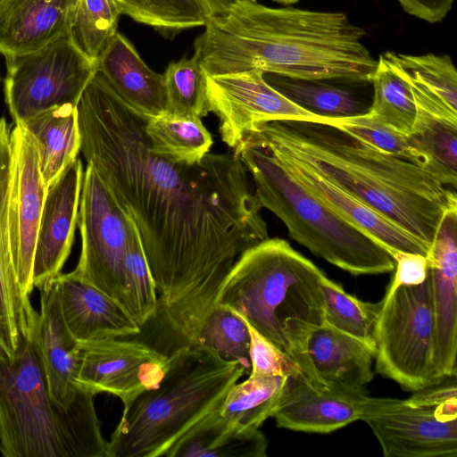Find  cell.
I'll list each match as a JSON object with an SVG mask.
<instances>
[{"label":"cell","instance_id":"cell-1","mask_svg":"<svg viewBox=\"0 0 457 457\" xmlns=\"http://www.w3.org/2000/svg\"><path fill=\"white\" fill-rule=\"evenodd\" d=\"M77 111L80 152L137 228L163 340L171 350L192 346L235 262L269 238L247 170L234 152L192 165L155 154L146 120L98 72Z\"/></svg>","mask_w":457,"mask_h":457},{"label":"cell","instance_id":"cell-2","mask_svg":"<svg viewBox=\"0 0 457 457\" xmlns=\"http://www.w3.org/2000/svg\"><path fill=\"white\" fill-rule=\"evenodd\" d=\"M204 27L194 54L207 75L257 69L295 79L365 83L377 67L362 42L365 30L343 12L245 0Z\"/></svg>","mask_w":457,"mask_h":457},{"label":"cell","instance_id":"cell-3","mask_svg":"<svg viewBox=\"0 0 457 457\" xmlns=\"http://www.w3.org/2000/svg\"><path fill=\"white\" fill-rule=\"evenodd\" d=\"M244 138L304 163L428 249L444 215L457 208L456 190L428 169L327 124L270 121Z\"/></svg>","mask_w":457,"mask_h":457},{"label":"cell","instance_id":"cell-4","mask_svg":"<svg viewBox=\"0 0 457 457\" xmlns=\"http://www.w3.org/2000/svg\"><path fill=\"white\" fill-rule=\"evenodd\" d=\"M313 262L281 238L245 249L228 273L217 303L244 320L302 370L308 383L325 385L307 353V339L324 324L321 278Z\"/></svg>","mask_w":457,"mask_h":457},{"label":"cell","instance_id":"cell-5","mask_svg":"<svg viewBox=\"0 0 457 457\" xmlns=\"http://www.w3.org/2000/svg\"><path fill=\"white\" fill-rule=\"evenodd\" d=\"M84 390L71 406L51 396L32 333L10 358L0 346V453L5 457H108Z\"/></svg>","mask_w":457,"mask_h":457},{"label":"cell","instance_id":"cell-6","mask_svg":"<svg viewBox=\"0 0 457 457\" xmlns=\"http://www.w3.org/2000/svg\"><path fill=\"white\" fill-rule=\"evenodd\" d=\"M245 373L240 362L197 346L173 351L159 384L123 408L107 441L108 457H165L183 435L220 406Z\"/></svg>","mask_w":457,"mask_h":457},{"label":"cell","instance_id":"cell-7","mask_svg":"<svg viewBox=\"0 0 457 457\" xmlns=\"http://www.w3.org/2000/svg\"><path fill=\"white\" fill-rule=\"evenodd\" d=\"M233 152L253 178L260 207L273 212L295 241L354 276L395 270L385 247L314 197L267 149L244 138Z\"/></svg>","mask_w":457,"mask_h":457},{"label":"cell","instance_id":"cell-8","mask_svg":"<svg viewBox=\"0 0 457 457\" xmlns=\"http://www.w3.org/2000/svg\"><path fill=\"white\" fill-rule=\"evenodd\" d=\"M435 323L431 281L392 286L382 299L375 328L376 371L415 391L435 378Z\"/></svg>","mask_w":457,"mask_h":457},{"label":"cell","instance_id":"cell-9","mask_svg":"<svg viewBox=\"0 0 457 457\" xmlns=\"http://www.w3.org/2000/svg\"><path fill=\"white\" fill-rule=\"evenodd\" d=\"M4 58V100L15 124L55 106H77L97 73L96 62L82 54L68 36Z\"/></svg>","mask_w":457,"mask_h":457},{"label":"cell","instance_id":"cell-10","mask_svg":"<svg viewBox=\"0 0 457 457\" xmlns=\"http://www.w3.org/2000/svg\"><path fill=\"white\" fill-rule=\"evenodd\" d=\"M77 225L81 252L72 272L126 310L124 257L133 220L88 163L83 173Z\"/></svg>","mask_w":457,"mask_h":457},{"label":"cell","instance_id":"cell-11","mask_svg":"<svg viewBox=\"0 0 457 457\" xmlns=\"http://www.w3.org/2000/svg\"><path fill=\"white\" fill-rule=\"evenodd\" d=\"M209 112L220 121L221 139L234 149L258 125L278 120H302L328 125L332 118L312 113L291 102L254 69L207 75Z\"/></svg>","mask_w":457,"mask_h":457},{"label":"cell","instance_id":"cell-12","mask_svg":"<svg viewBox=\"0 0 457 457\" xmlns=\"http://www.w3.org/2000/svg\"><path fill=\"white\" fill-rule=\"evenodd\" d=\"M361 420L386 457L457 455V403L429 407L369 396Z\"/></svg>","mask_w":457,"mask_h":457},{"label":"cell","instance_id":"cell-13","mask_svg":"<svg viewBox=\"0 0 457 457\" xmlns=\"http://www.w3.org/2000/svg\"><path fill=\"white\" fill-rule=\"evenodd\" d=\"M169 355L137 340L103 338L79 343L76 385L84 390L108 393L129 406L164 376Z\"/></svg>","mask_w":457,"mask_h":457},{"label":"cell","instance_id":"cell-14","mask_svg":"<svg viewBox=\"0 0 457 457\" xmlns=\"http://www.w3.org/2000/svg\"><path fill=\"white\" fill-rule=\"evenodd\" d=\"M11 175L8 196V228L12 258L22 294L30 298L37 235L46 196L38 150L22 123L10 134Z\"/></svg>","mask_w":457,"mask_h":457},{"label":"cell","instance_id":"cell-15","mask_svg":"<svg viewBox=\"0 0 457 457\" xmlns=\"http://www.w3.org/2000/svg\"><path fill=\"white\" fill-rule=\"evenodd\" d=\"M83 173L82 162L77 158L46 187L34 251V288L58 276L70 255Z\"/></svg>","mask_w":457,"mask_h":457},{"label":"cell","instance_id":"cell-16","mask_svg":"<svg viewBox=\"0 0 457 457\" xmlns=\"http://www.w3.org/2000/svg\"><path fill=\"white\" fill-rule=\"evenodd\" d=\"M435 323L436 379L457 374V208L443 217L428 253Z\"/></svg>","mask_w":457,"mask_h":457},{"label":"cell","instance_id":"cell-17","mask_svg":"<svg viewBox=\"0 0 457 457\" xmlns=\"http://www.w3.org/2000/svg\"><path fill=\"white\" fill-rule=\"evenodd\" d=\"M368 397L365 388L337 384L315 387L288 378L272 417L280 428L329 433L361 420Z\"/></svg>","mask_w":457,"mask_h":457},{"label":"cell","instance_id":"cell-18","mask_svg":"<svg viewBox=\"0 0 457 457\" xmlns=\"http://www.w3.org/2000/svg\"><path fill=\"white\" fill-rule=\"evenodd\" d=\"M38 289L40 309L33 329L35 344L52 398L69 407L84 391L75 383L79 343L64 323L54 278Z\"/></svg>","mask_w":457,"mask_h":457},{"label":"cell","instance_id":"cell-19","mask_svg":"<svg viewBox=\"0 0 457 457\" xmlns=\"http://www.w3.org/2000/svg\"><path fill=\"white\" fill-rule=\"evenodd\" d=\"M271 154L309 193L389 253L402 251L428 256V248L424 244L309 166L284 154Z\"/></svg>","mask_w":457,"mask_h":457},{"label":"cell","instance_id":"cell-20","mask_svg":"<svg viewBox=\"0 0 457 457\" xmlns=\"http://www.w3.org/2000/svg\"><path fill=\"white\" fill-rule=\"evenodd\" d=\"M54 279L64 323L77 342L141 333V327L118 302L72 271Z\"/></svg>","mask_w":457,"mask_h":457},{"label":"cell","instance_id":"cell-21","mask_svg":"<svg viewBox=\"0 0 457 457\" xmlns=\"http://www.w3.org/2000/svg\"><path fill=\"white\" fill-rule=\"evenodd\" d=\"M389 62L407 80L414 98L416 116L409 135L412 143L428 160L430 170L456 190L457 110L420 79Z\"/></svg>","mask_w":457,"mask_h":457},{"label":"cell","instance_id":"cell-22","mask_svg":"<svg viewBox=\"0 0 457 457\" xmlns=\"http://www.w3.org/2000/svg\"><path fill=\"white\" fill-rule=\"evenodd\" d=\"M10 127L0 118V345L14 347L34 324L37 312L21 289L9 239L8 196L11 175Z\"/></svg>","mask_w":457,"mask_h":457},{"label":"cell","instance_id":"cell-23","mask_svg":"<svg viewBox=\"0 0 457 457\" xmlns=\"http://www.w3.org/2000/svg\"><path fill=\"white\" fill-rule=\"evenodd\" d=\"M79 0H0V54L34 51L68 36Z\"/></svg>","mask_w":457,"mask_h":457},{"label":"cell","instance_id":"cell-24","mask_svg":"<svg viewBox=\"0 0 457 457\" xmlns=\"http://www.w3.org/2000/svg\"><path fill=\"white\" fill-rule=\"evenodd\" d=\"M96 65L112 91L138 115L149 120L166 112L163 74L151 70L122 34L117 32Z\"/></svg>","mask_w":457,"mask_h":457},{"label":"cell","instance_id":"cell-25","mask_svg":"<svg viewBox=\"0 0 457 457\" xmlns=\"http://www.w3.org/2000/svg\"><path fill=\"white\" fill-rule=\"evenodd\" d=\"M307 353L325 385L365 388L373 378L375 349L359 339L323 324L310 333Z\"/></svg>","mask_w":457,"mask_h":457},{"label":"cell","instance_id":"cell-26","mask_svg":"<svg viewBox=\"0 0 457 457\" xmlns=\"http://www.w3.org/2000/svg\"><path fill=\"white\" fill-rule=\"evenodd\" d=\"M220 406L183 435L165 457H266L268 440L259 428L241 429Z\"/></svg>","mask_w":457,"mask_h":457},{"label":"cell","instance_id":"cell-27","mask_svg":"<svg viewBox=\"0 0 457 457\" xmlns=\"http://www.w3.org/2000/svg\"><path fill=\"white\" fill-rule=\"evenodd\" d=\"M22 124L36 141L40 170L47 187L80 152L77 106H55L36 114Z\"/></svg>","mask_w":457,"mask_h":457},{"label":"cell","instance_id":"cell-28","mask_svg":"<svg viewBox=\"0 0 457 457\" xmlns=\"http://www.w3.org/2000/svg\"><path fill=\"white\" fill-rule=\"evenodd\" d=\"M151 150L173 163L202 161L213 144L212 136L196 115L163 113L145 120Z\"/></svg>","mask_w":457,"mask_h":457},{"label":"cell","instance_id":"cell-29","mask_svg":"<svg viewBox=\"0 0 457 457\" xmlns=\"http://www.w3.org/2000/svg\"><path fill=\"white\" fill-rule=\"evenodd\" d=\"M288 378L249 375L228 390L220 414L241 429L259 428L272 417L287 385Z\"/></svg>","mask_w":457,"mask_h":457},{"label":"cell","instance_id":"cell-30","mask_svg":"<svg viewBox=\"0 0 457 457\" xmlns=\"http://www.w3.org/2000/svg\"><path fill=\"white\" fill-rule=\"evenodd\" d=\"M370 83L373 98L368 112L395 130L410 135L416 116L407 80L381 54Z\"/></svg>","mask_w":457,"mask_h":457},{"label":"cell","instance_id":"cell-31","mask_svg":"<svg viewBox=\"0 0 457 457\" xmlns=\"http://www.w3.org/2000/svg\"><path fill=\"white\" fill-rule=\"evenodd\" d=\"M120 13L166 37L205 26L212 18L204 0H114Z\"/></svg>","mask_w":457,"mask_h":457},{"label":"cell","instance_id":"cell-32","mask_svg":"<svg viewBox=\"0 0 457 457\" xmlns=\"http://www.w3.org/2000/svg\"><path fill=\"white\" fill-rule=\"evenodd\" d=\"M324 324L352 336L375 349V328L382 300L363 302L346 293L324 275L321 278Z\"/></svg>","mask_w":457,"mask_h":457},{"label":"cell","instance_id":"cell-33","mask_svg":"<svg viewBox=\"0 0 457 457\" xmlns=\"http://www.w3.org/2000/svg\"><path fill=\"white\" fill-rule=\"evenodd\" d=\"M269 83L294 104L324 118H345L367 112L357 95L344 87L274 74Z\"/></svg>","mask_w":457,"mask_h":457},{"label":"cell","instance_id":"cell-34","mask_svg":"<svg viewBox=\"0 0 457 457\" xmlns=\"http://www.w3.org/2000/svg\"><path fill=\"white\" fill-rule=\"evenodd\" d=\"M250 342L246 321L229 308L216 304L202 323L194 346L225 361H238L250 373Z\"/></svg>","mask_w":457,"mask_h":457},{"label":"cell","instance_id":"cell-35","mask_svg":"<svg viewBox=\"0 0 457 457\" xmlns=\"http://www.w3.org/2000/svg\"><path fill=\"white\" fill-rule=\"evenodd\" d=\"M126 310L141 328L158 311L155 284L147 263L137 228L133 222L124 257Z\"/></svg>","mask_w":457,"mask_h":457},{"label":"cell","instance_id":"cell-36","mask_svg":"<svg viewBox=\"0 0 457 457\" xmlns=\"http://www.w3.org/2000/svg\"><path fill=\"white\" fill-rule=\"evenodd\" d=\"M120 14L114 0H79L68 37L82 54L97 62L118 32Z\"/></svg>","mask_w":457,"mask_h":457},{"label":"cell","instance_id":"cell-37","mask_svg":"<svg viewBox=\"0 0 457 457\" xmlns=\"http://www.w3.org/2000/svg\"><path fill=\"white\" fill-rule=\"evenodd\" d=\"M163 77L167 113L200 118L208 114L206 73L195 54L170 62Z\"/></svg>","mask_w":457,"mask_h":457},{"label":"cell","instance_id":"cell-38","mask_svg":"<svg viewBox=\"0 0 457 457\" xmlns=\"http://www.w3.org/2000/svg\"><path fill=\"white\" fill-rule=\"evenodd\" d=\"M328 125L377 149L415 162L431 171L428 160L416 148L410 136L395 130L368 112L351 117L331 119Z\"/></svg>","mask_w":457,"mask_h":457},{"label":"cell","instance_id":"cell-39","mask_svg":"<svg viewBox=\"0 0 457 457\" xmlns=\"http://www.w3.org/2000/svg\"><path fill=\"white\" fill-rule=\"evenodd\" d=\"M389 62L411 74L457 110V71L447 54H408L387 51L382 54Z\"/></svg>","mask_w":457,"mask_h":457},{"label":"cell","instance_id":"cell-40","mask_svg":"<svg viewBox=\"0 0 457 457\" xmlns=\"http://www.w3.org/2000/svg\"><path fill=\"white\" fill-rule=\"evenodd\" d=\"M246 323L251 337L249 375L281 376L302 378L306 381L295 361L262 336L247 321Z\"/></svg>","mask_w":457,"mask_h":457},{"label":"cell","instance_id":"cell-41","mask_svg":"<svg viewBox=\"0 0 457 457\" xmlns=\"http://www.w3.org/2000/svg\"><path fill=\"white\" fill-rule=\"evenodd\" d=\"M456 375H445L413 391L405 401L412 405L439 407L457 403Z\"/></svg>","mask_w":457,"mask_h":457},{"label":"cell","instance_id":"cell-42","mask_svg":"<svg viewBox=\"0 0 457 457\" xmlns=\"http://www.w3.org/2000/svg\"><path fill=\"white\" fill-rule=\"evenodd\" d=\"M395 273L392 286H412L422 283L428 275V262L426 255L416 253L394 251Z\"/></svg>","mask_w":457,"mask_h":457},{"label":"cell","instance_id":"cell-43","mask_svg":"<svg viewBox=\"0 0 457 457\" xmlns=\"http://www.w3.org/2000/svg\"><path fill=\"white\" fill-rule=\"evenodd\" d=\"M408 14L428 23L441 22L453 8L454 0H396Z\"/></svg>","mask_w":457,"mask_h":457},{"label":"cell","instance_id":"cell-44","mask_svg":"<svg viewBox=\"0 0 457 457\" xmlns=\"http://www.w3.org/2000/svg\"><path fill=\"white\" fill-rule=\"evenodd\" d=\"M245 0H204L212 17L222 16L228 13L237 3ZM255 1V0H250Z\"/></svg>","mask_w":457,"mask_h":457},{"label":"cell","instance_id":"cell-45","mask_svg":"<svg viewBox=\"0 0 457 457\" xmlns=\"http://www.w3.org/2000/svg\"><path fill=\"white\" fill-rule=\"evenodd\" d=\"M272 1H275V2L279 3L281 4L288 5V4H293L297 3L299 0H272Z\"/></svg>","mask_w":457,"mask_h":457}]
</instances>
